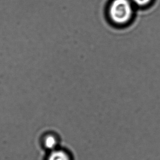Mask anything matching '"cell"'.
<instances>
[{
  "instance_id": "obj_1",
  "label": "cell",
  "mask_w": 160,
  "mask_h": 160,
  "mask_svg": "<svg viewBox=\"0 0 160 160\" xmlns=\"http://www.w3.org/2000/svg\"><path fill=\"white\" fill-rule=\"evenodd\" d=\"M110 22L116 26L128 24L134 15V5L131 0H112L108 8Z\"/></svg>"
},
{
  "instance_id": "obj_2",
  "label": "cell",
  "mask_w": 160,
  "mask_h": 160,
  "mask_svg": "<svg viewBox=\"0 0 160 160\" xmlns=\"http://www.w3.org/2000/svg\"><path fill=\"white\" fill-rule=\"evenodd\" d=\"M42 143L44 148L50 152L58 148L59 139L55 133L49 132L44 135L42 138Z\"/></svg>"
},
{
  "instance_id": "obj_3",
  "label": "cell",
  "mask_w": 160,
  "mask_h": 160,
  "mask_svg": "<svg viewBox=\"0 0 160 160\" xmlns=\"http://www.w3.org/2000/svg\"><path fill=\"white\" fill-rule=\"evenodd\" d=\"M47 160H72L68 152L57 148L49 152Z\"/></svg>"
},
{
  "instance_id": "obj_4",
  "label": "cell",
  "mask_w": 160,
  "mask_h": 160,
  "mask_svg": "<svg viewBox=\"0 0 160 160\" xmlns=\"http://www.w3.org/2000/svg\"><path fill=\"white\" fill-rule=\"evenodd\" d=\"M134 6L139 7L149 6L154 0H131Z\"/></svg>"
}]
</instances>
